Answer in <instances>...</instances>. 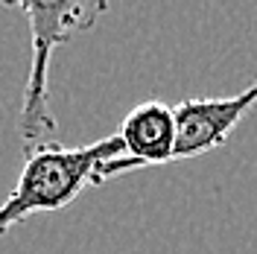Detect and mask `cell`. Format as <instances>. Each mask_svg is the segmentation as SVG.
I'll return each instance as SVG.
<instances>
[{"instance_id": "277c9868", "label": "cell", "mask_w": 257, "mask_h": 254, "mask_svg": "<svg viewBox=\"0 0 257 254\" xmlns=\"http://www.w3.org/2000/svg\"><path fill=\"white\" fill-rule=\"evenodd\" d=\"M117 138L123 141V155L114 161L102 164L96 173V184L117 178L128 170H141V167H161V164H173L176 152V114L167 102L158 99H146L141 105H135L123 117V123L117 129Z\"/></svg>"}, {"instance_id": "6da1fadb", "label": "cell", "mask_w": 257, "mask_h": 254, "mask_svg": "<svg viewBox=\"0 0 257 254\" xmlns=\"http://www.w3.org/2000/svg\"><path fill=\"white\" fill-rule=\"evenodd\" d=\"M123 155V141L111 135L88 146H44L27 155L9 199L0 205V237L35 213L67 207L85 187H96L102 164Z\"/></svg>"}, {"instance_id": "3957f363", "label": "cell", "mask_w": 257, "mask_h": 254, "mask_svg": "<svg viewBox=\"0 0 257 254\" xmlns=\"http://www.w3.org/2000/svg\"><path fill=\"white\" fill-rule=\"evenodd\" d=\"M257 105V79L234 96H193L173 105L176 114V161L208 155L228 143L231 132Z\"/></svg>"}, {"instance_id": "7a4b0ae2", "label": "cell", "mask_w": 257, "mask_h": 254, "mask_svg": "<svg viewBox=\"0 0 257 254\" xmlns=\"http://www.w3.org/2000/svg\"><path fill=\"white\" fill-rule=\"evenodd\" d=\"M30 24V79L24 88V102L18 114V135L24 143V155L56 143V117L50 111V59L53 50L67 44L73 35L88 32L99 15L108 9L105 3H12Z\"/></svg>"}]
</instances>
